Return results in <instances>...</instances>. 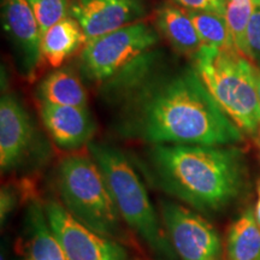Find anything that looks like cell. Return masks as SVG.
Instances as JSON below:
<instances>
[{
  "label": "cell",
  "mask_w": 260,
  "mask_h": 260,
  "mask_svg": "<svg viewBox=\"0 0 260 260\" xmlns=\"http://www.w3.org/2000/svg\"><path fill=\"white\" fill-rule=\"evenodd\" d=\"M130 134L154 145L224 146L240 142L241 130L188 70L146 89L132 107Z\"/></svg>",
  "instance_id": "1"
},
{
  "label": "cell",
  "mask_w": 260,
  "mask_h": 260,
  "mask_svg": "<svg viewBox=\"0 0 260 260\" xmlns=\"http://www.w3.org/2000/svg\"><path fill=\"white\" fill-rule=\"evenodd\" d=\"M151 159L159 188L198 211H219L242 190L245 169L239 149L155 145Z\"/></svg>",
  "instance_id": "2"
},
{
  "label": "cell",
  "mask_w": 260,
  "mask_h": 260,
  "mask_svg": "<svg viewBox=\"0 0 260 260\" xmlns=\"http://www.w3.org/2000/svg\"><path fill=\"white\" fill-rule=\"evenodd\" d=\"M199 75L224 113L247 134L260 130V100L253 64L237 50L203 46L195 56Z\"/></svg>",
  "instance_id": "3"
},
{
  "label": "cell",
  "mask_w": 260,
  "mask_h": 260,
  "mask_svg": "<svg viewBox=\"0 0 260 260\" xmlns=\"http://www.w3.org/2000/svg\"><path fill=\"white\" fill-rule=\"evenodd\" d=\"M89 151L105 177L121 218L155 254L176 258L147 190L128 158L119 149L103 144H90Z\"/></svg>",
  "instance_id": "4"
},
{
  "label": "cell",
  "mask_w": 260,
  "mask_h": 260,
  "mask_svg": "<svg viewBox=\"0 0 260 260\" xmlns=\"http://www.w3.org/2000/svg\"><path fill=\"white\" fill-rule=\"evenodd\" d=\"M57 186L64 207L93 232L109 237L119 234V214L95 160L69 155L60 161Z\"/></svg>",
  "instance_id": "5"
},
{
  "label": "cell",
  "mask_w": 260,
  "mask_h": 260,
  "mask_svg": "<svg viewBox=\"0 0 260 260\" xmlns=\"http://www.w3.org/2000/svg\"><path fill=\"white\" fill-rule=\"evenodd\" d=\"M157 41L153 28L136 22L84 45L81 64L90 80L104 82L135 63Z\"/></svg>",
  "instance_id": "6"
},
{
  "label": "cell",
  "mask_w": 260,
  "mask_h": 260,
  "mask_svg": "<svg viewBox=\"0 0 260 260\" xmlns=\"http://www.w3.org/2000/svg\"><path fill=\"white\" fill-rule=\"evenodd\" d=\"M52 232L68 260H128L123 247L93 232L54 199L44 204Z\"/></svg>",
  "instance_id": "7"
},
{
  "label": "cell",
  "mask_w": 260,
  "mask_h": 260,
  "mask_svg": "<svg viewBox=\"0 0 260 260\" xmlns=\"http://www.w3.org/2000/svg\"><path fill=\"white\" fill-rule=\"evenodd\" d=\"M160 214L169 240L182 260H220V237L200 214L170 201H162Z\"/></svg>",
  "instance_id": "8"
},
{
  "label": "cell",
  "mask_w": 260,
  "mask_h": 260,
  "mask_svg": "<svg viewBox=\"0 0 260 260\" xmlns=\"http://www.w3.org/2000/svg\"><path fill=\"white\" fill-rule=\"evenodd\" d=\"M71 17L79 22L86 44L140 22L146 14L142 0H74Z\"/></svg>",
  "instance_id": "9"
},
{
  "label": "cell",
  "mask_w": 260,
  "mask_h": 260,
  "mask_svg": "<svg viewBox=\"0 0 260 260\" xmlns=\"http://www.w3.org/2000/svg\"><path fill=\"white\" fill-rule=\"evenodd\" d=\"M2 22L22 71L29 76L39 67L42 58V35L29 3L27 0H3Z\"/></svg>",
  "instance_id": "10"
},
{
  "label": "cell",
  "mask_w": 260,
  "mask_h": 260,
  "mask_svg": "<svg viewBox=\"0 0 260 260\" xmlns=\"http://www.w3.org/2000/svg\"><path fill=\"white\" fill-rule=\"evenodd\" d=\"M34 130L29 115L11 94L0 102V167L2 171L14 169L30 147Z\"/></svg>",
  "instance_id": "11"
},
{
  "label": "cell",
  "mask_w": 260,
  "mask_h": 260,
  "mask_svg": "<svg viewBox=\"0 0 260 260\" xmlns=\"http://www.w3.org/2000/svg\"><path fill=\"white\" fill-rule=\"evenodd\" d=\"M40 115L48 134L64 149L81 147L89 141L95 132V124L87 107L61 106L41 102Z\"/></svg>",
  "instance_id": "12"
},
{
  "label": "cell",
  "mask_w": 260,
  "mask_h": 260,
  "mask_svg": "<svg viewBox=\"0 0 260 260\" xmlns=\"http://www.w3.org/2000/svg\"><path fill=\"white\" fill-rule=\"evenodd\" d=\"M22 230V252L18 260H68L48 224L44 204L28 205Z\"/></svg>",
  "instance_id": "13"
},
{
  "label": "cell",
  "mask_w": 260,
  "mask_h": 260,
  "mask_svg": "<svg viewBox=\"0 0 260 260\" xmlns=\"http://www.w3.org/2000/svg\"><path fill=\"white\" fill-rule=\"evenodd\" d=\"M158 30L171 46L187 56H197L203 47L197 29L187 11L172 4H162L155 12Z\"/></svg>",
  "instance_id": "14"
},
{
  "label": "cell",
  "mask_w": 260,
  "mask_h": 260,
  "mask_svg": "<svg viewBox=\"0 0 260 260\" xmlns=\"http://www.w3.org/2000/svg\"><path fill=\"white\" fill-rule=\"evenodd\" d=\"M86 45V38L79 22L68 16L44 32L41 39L42 58L51 67L58 68Z\"/></svg>",
  "instance_id": "15"
},
{
  "label": "cell",
  "mask_w": 260,
  "mask_h": 260,
  "mask_svg": "<svg viewBox=\"0 0 260 260\" xmlns=\"http://www.w3.org/2000/svg\"><path fill=\"white\" fill-rule=\"evenodd\" d=\"M42 103L61 106L87 107V92L79 77L69 69H60L48 75L39 87Z\"/></svg>",
  "instance_id": "16"
},
{
  "label": "cell",
  "mask_w": 260,
  "mask_h": 260,
  "mask_svg": "<svg viewBox=\"0 0 260 260\" xmlns=\"http://www.w3.org/2000/svg\"><path fill=\"white\" fill-rule=\"evenodd\" d=\"M226 260H260V226L252 209H247L230 226Z\"/></svg>",
  "instance_id": "17"
},
{
  "label": "cell",
  "mask_w": 260,
  "mask_h": 260,
  "mask_svg": "<svg viewBox=\"0 0 260 260\" xmlns=\"http://www.w3.org/2000/svg\"><path fill=\"white\" fill-rule=\"evenodd\" d=\"M187 12L197 29L203 46L216 47L219 50H237L225 16L189 10H187Z\"/></svg>",
  "instance_id": "18"
},
{
  "label": "cell",
  "mask_w": 260,
  "mask_h": 260,
  "mask_svg": "<svg viewBox=\"0 0 260 260\" xmlns=\"http://www.w3.org/2000/svg\"><path fill=\"white\" fill-rule=\"evenodd\" d=\"M253 11H254V5L252 0H228L225 18L232 30L237 51L246 58H249L247 29Z\"/></svg>",
  "instance_id": "19"
},
{
  "label": "cell",
  "mask_w": 260,
  "mask_h": 260,
  "mask_svg": "<svg viewBox=\"0 0 260 260\" xmlns=\"http://www.w3.org/2000/svg\"><path fill=\"white\" fill-rule=\"evenodd\" d=\"M40 27L41 35L69 16V0H27Z\"/></svg>",
  "instance_id": "20"
},
{
  "label": "cell",
  "mask_w": 260,
  "mask_h": 260,
  "mask_svg": "<svg viewBox=\"0 0 260 260\" xmlns=\"http://www.w3.org/2000/svg\"><path fill=\"white\" fill-rule=\"evenodd\" d=\"M189 11H203L225 16L228 0H172Z\"/></svg>",
  "instance_id": "21"
},
{
  "label": "cell",
  "mask_w": 260,
  "mask_h": 260,
  "mask_svg": "<svg viewBox=\"0 0 260 260\" xmlns=\"http://www.w3.org/2000/svg\"><path fill=\"white\" fill-rule=\"evenodd\" d=\"M247 45L249 58L260 63V8H254L252 18L247 29Z\"/></svg>",
  "instance_id": "22"
},
{
  "label": "cell",
  "mask_w": 260,
  "mask_h": 260,
  "mask_svg": "<svg viewBox=\"0 0 260 260\" xmlns=\"http://www.w3.org/2000/svg\"><path fill=\"white\" fill-rule=\"evenodd\" d=\"M16 204V198L14 191H11L8 188L2 189V209H0V214H2V223H4L9 214L12 212Z\"/></svg>",
  "instance_id": "23"
},
{
  "label": "cell",
  "mask_w": 260,
  "mask_h": 260,
  "mask_svg": "<svg viewBox=\"0 0 260 260\" xmlns=\"http://www.w3.org/2000/svg\"><path fill=\"white\" fill-rule=\"evenodd\" d=\"M253 77H254V82H255V87L256 90H258V96L260 100V68L253 65Z\"/></svg>",
  "instance_id": "24"
},
{
  "label": "cell",
  "mask_w": 260,
  "mask_h": 260,
  "mask_svg": "<svg viewBox=\"0 0 260 260\" xmlns=\"http://www.w3.org/2000/svg\"><path fill=\"white\" fill-rule=\"evenodd\" d=\"M256 191H258V199H256V205L254 209V216H255V220L258 223V225L260 226V181L258 182V188H256Z\"/></svg>",
  "instance_id": "25"
},
{
  "label": "cell",
  "mask_w": 260,
  "mask_h": 260,
  "mask_svg": "<svg viewBox=\"0 0 260 260\" xmlns=\"http://www.w3.org/2000/svg\"><path fill=\"white\" fill-rule=\"evenodd\" d=\"M254 8H260V0H252Z\"/></svg>",
  "instance_id": "26"
},
{
  "label": "cell",
  "mask_w": 260,
  "mask_h": 260,
  "mask_svg": "<svg viewBox=\"0 0 260 260\" xmlns=\"http://www.w3.org/2000/svg\"><path fill=\"white\" fill-rule=\"evenodd\" d=\"M259 134H260V130H259Z\"/></svg>",
  "instance_id": "27"
}]
</instances>
